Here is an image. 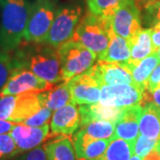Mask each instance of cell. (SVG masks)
<instances>
[{"label":"cell","instance_id":"42","mask_svg":"<svg viewBox=\"0 0 160 160\" xmlns=\"http://www.w3.org/2000/svg\"><path fill=\"white\" fill-rule=\"evenodd\" d=\"M2 95H3V94H2V91L0 90V98H1V96H2Z\"/></svg>","mask_w":160,"mask_h":160},{"label":"cell","instance_id":"15","mask_svg":"<svg viewBox=\"0 0 160 160\" xmlns=\"http://www.w3.org/2000/svg\"><path fill=\"white\" fill-rule=\"evenodd\" d=\"M112 140H93L76 133L73 138V144L77 159L96 160L104 154Z\"/></svg>","mask_w":160,"mask_h":160},{"label":"cell","instance_id":"29","mask_svg":"<svg viewBox=\"0 0 160 160\" xmlns=\"http://www.w3.org/2000/svg\"><path fill=\"white\" fill-rule=\"evenodd\" d=\"M158 142V140L150 139L145 137L142 134H139L136 139L134 146H133V153L141 157L142 158H145L147 155H149L151 151H153Z\"/></svg>","mask_w":160,"mask_h":160},{"label":"cell","instance_id":"12","mask_svg":"<svg viewBox=\"0 0 160 160\" xmlns=\"http://www.w3.org/2000/svg\"><path fill=\"white\" fill-rule=\"evenodd\" d=\"M49 124L34 127L17 123L10 131V135L16 143L21 153L29 151L40 146L49 134Z\"/></svg>","mask_w":160,"mask_h":160},{"label":"cell","instance_id":"2","mask_svg":"<svg viewBox=\"0 0 160 160\" xmlns=\"http://www.w3.org/2000/svg\"><path fill=\"white\" fill-rule=\"evenodd\" d=\"M33 3L0 0V50L13 52L22 45Z\"/></svg>","mask_w":160,"mask_h":160},{"label":"cell","instance_id":"31","mask_svg":"<svg viewBox=\"0 0 160 160\" xmlns=\"http://www.w3.org/2000/svg\"><path fill=\"white\" fill-rule=\"evenodd\" d=\"M16 95H2L0 98V120L10 121L14 109Z\"/></svg>","mask_w":160,"mask_h":160},{"label":"cell","instance_id":"36","mask_svg":"<svg viewBox=\"0 0 160 160\" xmlns=\"http://www.w3.org/2000/svg\"><path fill=\"white\" fill-rule=\"evenodd\" d=\"M151 39L154 52H158L160 49V22L156 23L151 28Z\"/></svg>","mask_w":160,"mask_h":160},{"label":"cell","instance_id":"10","mask_svg":"<svg viewBox=\"0 0 160 160\" xmlns=\"http://www.w3.org/2000/svg\"><path fill=\"white\" fill-rule=\"evenodd\" d=\"M89 70L98 80L102 87L118 84L136 86L127 62H108L98 60Z\"/></svg>","mask_w":160,"mask_h":160},{"label":"cell","instance_id":"35","mask_svg":"<svg viewBox=\"0 0 160 160\" xmlns=\"http://www.w3.org/2000/svg\"><path fill=\"white\" fill-rule=\"evenodd\" d=\"M160 86V63L155 68L153 72L151 73L148 80L147 87L145 90L147 91H153L156 88Z\"/></svg>","mask_w":160,"mask_h":160},{"label":"cell","instance_id":"33","mask_svg":"<svg viewBox=\"0 0 160 160\" xmlns=\"http://www.w3.org/2000/svg\"><path fill=\"white\" fill-rule=\"evenodd\" d=\"M20 160H47L45 145H40L35 149L27 151Z\"/></svg>","mask_w":160,"mask_h":160},{"label":"cell","instance_id":"13","mask_svg":"<svg viewBox=\"0 0 160 160\" xmlns=\"http://www.w3.org/2000/svg\"><path fill=\"white\" fill-rule=\"evenodd\" d=\"M81 116L79 105L70 102L53 112L50 126L53 134L72 135L80 127Z\"/></svg>","mask_w":160,"mask_h":160},{"label":"cell","instance_id":"22","mask_svg":"<svg viewBox=\"0 0 160 160\" xmlns=\"http://www.w3.org/2000/svg\"><path fill=\"white\" fill-rule=\"evenodd\" d=\"M129 43L131 46V58L128 62H138L155 52L150 28H142L129 41Z\"/></svg>","mask_w":160,"mask_h":160},{"label":"cell","instance_id":"18","mask_svg":"<svg viewBox=\"0 0 160 160\" xmlns=\"http://www.w3.org/2000/svg\"><path fill=\"white\" fill-rule=\"evenodd\" d=\"M140 134L150 139L160 140V109L154 103L147 102L142 105Z\"/></svg>","mask_w":160,"mask_h":160},{"label":"cell","instance_id":"41","mask_svg":"<svg viewBox=\"0 0 160 160\" xmlns=\"http://www.w3.org/2000/svg\"><path fill=\"white\" fill-rule=\"evenodd\" d=\"M156 52L158 53V58H159V60H160V49L158 52Z\"/></svg>","mask_w":160,"mask_h":160},{"label":"cell","instance_id":"8","mask_svg":"<svg viewBox=\"0 0 160 160\" xmlns=\"http://www.w3.org/2000/svg\"><path fill=\"white\" fill-rule=\"evenodd\" d=\"M144 89L137 86L118 84L102 88L100 103L113 108H126L142 105Z\"/></svg>","mask_w":160,"mask_h":160},{"label":"cell","instance_id":"7","mask_svg":"<svg viewBox=\"0 0 160 160\" xmlns=\"http://www.w3.org/2000/svg\"><path fill=\"white\" fill-rule=\"evenodd\" d=\"M114 32L128 41L142 29V13L136 0H126L110 18Z\"/></svg>","mask_w":160,"mask_h":160},{"label":"cell","instance_id":"24","mask_svg":"<svg viewBox=\"0 0 160 160\" xmlns=\"http://www.w3.org/2000/svg\"><path fill=\"white\" fill-rule=\"evenodd\" d=\"M47 160H76L74 144L69 137H62L45 145Z\"/></svg>","mask_w":160,"mask_h":160},{"label":"cell","instance_id":"38","mask_svg":"<svg viewBox=\"0 0 160 160\" xmlns=\"http://www.w3.org/2000/svg\"><path fill=\"white\" fill-rule=\"evenodd\" d=\"M142 160H160V152L157 149H154L145 158H143Z\"/></svg>","mask_w":160,"mask_h":160},{"label":"cell","instance_id":"27","mask_svg":"<svg viewBox=\"0 0 160 160\" xmlns=\"http://www.w3.org/2000/svg\"><path fill=\"white\" fill-rule=\"evenodd\" d=\"M12 52L0 50V89H2L16 69Z\"/></svg>","mask_w":160,"mask_h":160},{"label":"cell","instance_id":"40","mask_svg":"<svg viewBox=\"0 0 160 160\" xmlns=\"http://www.w3.org/2000/svg\"><path fill=\"white\" fill-rule=\"evenodd\" d=\"M130 160H142V158L141 157L137 156V155H133L131 158H130Z\"/></svg>","mask_w":160,"mask_h":160},{"label":"cell","instance_id":"30","mask_svg":"<svg viewBox=\"0 0 160 160\" xmlns=\"http://www.w3.org/2000/svg\"><path fill=\"white\" fill-rule=\"evenodd\" d=\"M53 114V111L46 107H42L41 109L33 116L27 118L22 124L29 126H43L49 124V121L52 119V117Z\"/></svg>","mask_w":160,"mask_h":160},{"label":"cell","instance_id":"34","mask_svg":"<svg viewBox=\"0 0 160 160\" xmlns=\"http://www.w3.org/2000/svg\"><path fill=\"white\" fill-rule=\"evenodd\" d=\"M147 102L154 103L156 106H158L160 109V86L156 88L153 91H147L145 90L143 92V104Z\"/></svg>","mask_w":160,"mask_h":160},{"label":"cell","instance_id":"39","mask_svg":"<svg viewBox=\"0 0 160 160\" xmlns=\"http://www.w3.org/2000/svg\"><path fill=\"white\" fill-rule=\"evenodd\" d=\"M140 2L143 4L144 6L148 5V4H151V3H155V2H158V0H140Z\"/></svg>","mask_w":160,"mask_h":160},{"label":"cell","instance_id":"9","mask_svg":"<svg viewBox=\"0 0 160 160\" xmlns=\"http://www.w3.org/2000/svg\"><path fill=\"white\" fill-rule=\"evenodd\" d=\"M53 86L29 69L17 68L1 91L3 95H18L26 92L47 91Z\"/></svg>","mask_w":160,"mask_h":160},{"label":"cell","instance_id":"25","mask_svg":"<svg viewBox=\"0 0 160 160\" xmlns=\"http://www.w3.org/2000/svg\"><path fill=\"white\" fill-rule=\"evenodd\" d=\"M134 142L121 138H114L109 144L104 154L96 160H130L134 155Z\"/></svg>","mask_w":160,"mask_h":160},{"label":"cell","instance_id":"26","mask_svg":"<svg viewBox=\"0 0 160 160\" xmlns=\"http://www.w3.org/2000/svg\"><path fill=\"white\" fill-rule=\"evenodd\" d=\"M126 0H86L89 12L100 16L111 18Z\"/></svg>","mask_w":160,"mask_h":160},{"label":"cell","instance_id":"17","mask_svg":"<svg viewBox=\"0 0 160 160\" xmlns=\"http://www.w3.org/2000/svg\"><path fill=\"white\" fill-rule=\"evenodd\" d=\"M81 124L80 126H84L92 121L105 120L116 123L119 118L123 108H113L104 106L102 103H93L79 105Z\"/></svg>","mask_w":160,"mask_h":160},{"label":"cell","instance_id":"4","mask_svg":"<svg viewBox=\"0 0 160 160\" xmlns=\"http://www.w3.org/2000/svg\"><path fill=\"white\" fill-rule=\"evenodd\" d=\"M64 82L88 71L94 65L97 55L78 42L69 40L58 47Z\"/></svg>","mask_w":160,"mask_h":160},{"label":"cell","instance_id":"19","mask_svg":"<svg viewBox=\"0 0 160 160\" xmlns=\"http://www.w3.org/2000/svg\"><path fill=\"white\" fill-rule=\"evenodd\" d=\"M38 99L42 107L56 111L72 101L69 83L63 82L61 85L53 86L50 90L41 92L38 93Z\"/></svg>","mask_w":160,"mask_h":160},{"label":"cell","instance_id":"28","mask_svg":"<svg viewBox=\"0 0 160 160\" xmlns=\"http://www.w3.org/2000/svg\"><path fill=\"white\" fill-rule=\"evenodd\" d=\"M19 154L17 145L10 133L0 135V160H9Z\"/></svg>","mask_w":160,"mask_h":160},{"label":"cell","instance_id":"1","mask_svg":"<svg viewBox=\"0 0 160 160\" xmlns=\"http://www.w3.org/2000/svg\"><path fill=\"white\" fill-rule=\"evenodd\" d=\"M27 43L13 54L16 69L26 68L52 85L63 83L62 62L58 48L45 43Z\"/></svg>","mask_w":160,"mask_h":160},{"label":"cell","instance_id":"6","mask_svg":"<svg viewBox=\"0 0 160 160\" xmlns=\"http://www.w3.org/2000/svg\"><path fill=\"white\" fill-rule=\"evenodd\" d=\"M82 13L83 8L78 4L60 6L45 43L58 48L71 40Z\"/></svg>","mask_w":160,"mask_h":160},{"label":"cell","instance_id":"43","mask_svg":"<svg viewBox=\"0 0 160 160\" xmlns=\"http://www.w3.org/2000/svg\"><path fill=\"white\" fill-rule=\"evenodd\" d=\"M38 1H42V0H38Z\"/></svg>","mask_w":160,"mask_h":160},{"label":"cell","instance_id":"14","mask_svg":"<svg viewBox=\"0 0 160 160\" xmlns=\"http://www.w3.org/2000/svg\"><path fill=\"white\" fill-rule=\"evenodd\" d=\"M142 105L123 108L119 118L115 123V138H121L134 142L140 134V118Z\"/></svg>","mask_w":160,"mask_h":160},{"label":"cell","instance_id":"23","mask_svg":"<svg viewBox=\"0 0 160 160\" xmlns=\"http://www.w3.org/2000/svg\"><path fill=\"white\" fill-rule=\"evenodd\" d=\"M76 133L93 140H112L115 138V123L105 120L92 121L80 126Z\"/></svg>","mask_w":160,"mask_h":160},{"label":"cell","instance_id":"32","mask_svg":"<svg viewBox=\"0 0 160 160\" xmlns=\"http://www.w3.org/2000/svg\"><path fill=\"white\" fill-rule=\"evenodd\" d=\"M145 20L150 25L160 22V1L144 6Z\"/></svg>","mask_w":160,"mask_h":160},{"label":"cell","instance_id":"11","mask_svg":"<svg viewBox=\"0 0 160 160\" xmlns=\"http://www.w3.org/2000/svg\"><path fill=\"white\" fill-rule=\"evenodd\" d=\"M68 83L72 102L78 105L100 102L102 87L90 70L75 77Z\"/></svg>","mask_w":160,"mask_h":160},{"label":"cell","instance_id":"3","mask_svg":"<svg viewBox=\"0 0 160 160\" xmlns=\"http://www.w3.org/2000/svg\"><path fill=\"white\" fill-rule=\"evenodd\" d=\"M112 32L110 18L89 12L81 18L71 40L82 44L99 57L108 48Z\"/></svg>","mask_w":160,"mask_h":160},{"label":"cell","instance_id":"20","mask_svg":"<svg viewBox=\"0 0 160 160\" xmlns=\"http://www.w3.org/2000/svg\"><path fill=\"white\" fill-rule=\"evenodd\" d=\"M131 58V46L129 41L114 32L111 34V39L106 51L98 60L108 62H126Z\"/></svg>","mask_w":160,"mask_h":160},{"label":"cell","instance_id":"16","mask_svg":"<svg viewBox=\"0 0 160 160\" xmlns=\"http://www.w3.org/2000/svg\"><path fill=\"white\" fill-rule=\"evenodd\" d=\"M38 93L39 92H26L16 95L14 109L10 121L23 123L27 118L36 114L42 108Z\"/></svg>","mask_w":160,"mask_h":160},{"label":"cell","instance_id":"21","mask_svg":"<svg viewBox=\"0 0 160 160\" xmlns=\"http://www.w3.org/2000/svg\"><path fill=\"white\" fill-rule=\"evenodd\" d=\"M132 73V78L135 85L142 89H146L148 80L155 68L160 63L158 53L155 52L149 56L138 62H126Z\"/></svg>","mask_w":160,"mask_h":160},{"label":"cell","instance_id":"37","mask_svg":"<svg viewBox=\"0 0 160 160\" xmlns=\"http://www.w3.org/2000/svg\"><path fill=\"white\" fill-rule=\"evenodd\" d=\"M15 124L17 123L12 122V121L0 120V135L5 134V133H9L12 129V127L15 126Z\"/></svg>","mask_w":160,"mask_h":160},{"label":"cell","instance_id":"5","mask_svg":"<svg viewBox=\"0 0 160 160\" xmlns=\"http://www.w3.org/2000/svg\"><path fill=\"white\" fill-rule=\"evenodd\" d=\"M56 3L57 0H37L33 3L23 36L24 41L34 44L46 42L57 13Z\"/></svg>","mask_w":160,"mask_h":160}]
</instances>
